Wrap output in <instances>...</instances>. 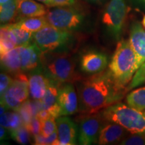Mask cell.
Here are the masks:
<instances>
[{"label":"cell","mask_w":145,"mask_h":145,"mask_svg":"<svg viewBox=\"0 0 145 145\" xmlns=\"http://www.w3.org/2000/svg\"><path fill=\"white\" fill-rule=\"evenodd\" d=\"M124 93L116 88L108 70H104L80 83L79 110L83 114L97 113L118 102Z\"/></svg>","instance_id":"6da1fadb"},{"label":"cell","mask_w":145,"mask_h":145,"mask_svg":"<svg viewBox=\"0 0 145 145\" xmlns=\"http://www.w3.org/2000/svg\"><path fill=\"white\" fill-rule=\"evenodd\" d=\"M137 63V57L129 40L119 41L108 70L116 88L121 91L126 92L127 87L138 69Z\"/></svg>","instance_id":"7a4b0ae2"},{"label":"cell","mask_w":145,"mask_h":145,"mask_svg":"<svg viewBox=\"0 0 145 145\" xmlns=\"http://www.w3.org/2000/svg\"><path fill=\"white\" fill-rule=\"evenodd\" d=\"M39 66L47 77L61 86L77 79L75 62L66 51L42 52Z\"/></svg>","instance_id":"3957f363"},{"label":"cell","mask_w":145,"mask_h":145,"mask_svg":"<svg viewBox=\"0 0 145 145\" xmlns=\"http://www.w3.org/2000/svg\"><path fill=\"white\" fill-rule=\"evenodd\" d=\"M104 120L117 123L132 134L145 135V114L122 103H115L100 112Z\"/></svg>","instance_id":"277c9868"},{"label":"cell","mask_w":145,"mask_h":145,"mask_svg":"<svg viewBox=\"0 0 145 145\" xmlns=\"http://www.w3.org/2000/svg\"><path fill=\"white\" fill-rule=\"evenodd\" d=\"M72 41L71 32L61 30L50 24L33 33L32 40L41 52L65 51Z\"/></svg>","instance_id":"5b68a950"},{"label":"cell","mask_w":145,"mask_h":145,"mask_svg":"<svg viewBox=\"0 0 145 145\" xmlns=\"http://www.w3.org/2000/svg\"><path fill=\"white\" fill-rule=\"evenodd\" d=\"M128 12L126 0H110L105 8L102 22L115 39L120 40Z\"/></svg>","instance_id":"8992f818"},{"label":"cell","mask_w":145,"mask_h":145,"mask_svg":"<svg viewBox=\"0 0 145 145\" xmlns=\"http://www.w3.org/2000/svg\"><path fill=\"white\" fill-rule=\"evenodd\" d=\"M30 95L28 77L24 72L15 75L11 86L1 96V103L7 109L17 112L22 105L28 100Z\"/></svg>","instance_id":"52a82bcc"},{"label":"cell","mask_w":145,"mask_h":145,"mask_svg":"<svg viewBox=\"0 0 145 145\" xmlns=\"http://www.w3.org/2000/svg\"><path fill=\"white\" fill-rule=\"evenodd\" d=\"M45 16L50 25L66 31H72L79 28L83 20L80 12L67 6H56L47 11Z\"/></svg>","instance_id":"ba28073f"},{"label":"cell","mask_w":145,"mask_h":145,"mask_svg":"<svg viewBox=\"0 0 145 145\" xmlns=\"http://www.w3.org/2000/svg\"><path fill=\"white\" fill-rule=\"evenodd\" d=\"M105 121L101 112L85 114L79 121L78 127V142L80 144H95L98 141L99 132Z\"/></svg>","instance_id":"9c48e42d"},{"label":"cell","mask_w":145,"mask_h":145,"mask_svg":"<svg viewBox=\"0 0 145 145\" xmlns=\"http://www.w3.org/2000/svg\"><path fill=\"white\" fill-rule=\"evenodd\" d=\"M58 104L61 108V116L72 115L79 110V98L72 84L65 83L60 87Z\"/></svg>","instance_id":"30bf717a"},{"label":"cell","mask_w":145,"mask_h":145,"mask_svg":"<svg viewBox=\"0 0 145 145\" xmlns=\"http://www.w3.org/2000/svg\"><path fill=\"white\" fill-rule=\"evenodd\" d=\"M108 57L103 52L90 50L84 52L80 60L81 69L86 73H98L106 69L108 66Z\"/></svg>","instance_id":"8fae6325"},{"label":"cell","mask_w":145,"mask_h":145,"mask_svg":"<svg viewBox=\"0 0 145 145\" xmlns=\"http://www.w3.org/2000/svg\"><path fill=\"white\" fill-rule=\"evenodd\" d=\"M30 72L28 75L30 95L34 100L40 101L46 93L50 80L40 66Z\"/></svg>","instance_id":"7c38bea8"},{"label":"cell","mask_w":145,"mask_h":145,"mask_svg":"<svg viewBox=\"0 0 145 145\" xmlns=\"http://www.w3.org/2000/svg\"><path fill=\"white\" fill-rule=\"evenodd\" d=\"M129 42L137 57V66L138 69L145 62V30L138 22L132 24Z\"/></svg>","instance_id":"4fadbf2b"},{"label":"cell","mask_w":145,"mask_h":145,"mask_svg":"<svg viewBox=\"0 0 145 145\" xmlns=\"http://www.w3.org/2000/svg\"><path fill=\"white\" fill-rule=\"evenodd\" d=\"M57 134L59 144L72 145L77 144L78 128L75 123L67 116L57 118Z\"/></svg>","instance_id":"5bb4252c"},{"label":"cell","mask_w":145,"mask_h":145,"mask_svg":"<svg viewBox=\"0 0 145 145\" xmlns=\"http://www.w3.org/2000/svg\"><path fill=\"white\" fill-rule=\"evenodd\" d=\"M127 130L117 123L109 122L103 124L98 137L97 143L100 145L112 144L121 142Z\"/></svg>","instance_id":"9a60e30c"},{"label":"cell","mask_w":145,"mask_h":145,"mask_svg":"<svg viewBox=\"0 0 145 145\" xmlns=\"http://www.w3.org/2000/svg\"><path fill=\"white\" fill-rule=\"evenodd\" d=\"M42 52L32 42L26 46H22L21 60L22 72L31 71L39 67Z\"/></svg>","instance_id":"2e32d148"},{"label":"cell","mask_w":145,"mask_h":145,"mask_svg":"<svg viewBox=\"0 0 145 145\" xmlns=\"http://www.w3.org/2000/svg\"><path fill=\"white\" fill-rule=\"evenodd\" d=\"M61 86L55 81L50 80L46 93L40 100L43 109L48 110L52 116L56 119L61 116V108L58 104V95Z\"/></svg>","instance_id":"e0dca14e"},{"label":"cell","mask_w":145,"mask_h":145,"mask_svg":"<svg viewBox=\"0 0 145 145\" xmlns=\"http://www.w3.org/2000/svg\"><path fill=\"white\" fill-rule=\"evenodd\" d=\"M21 49L22 46H16L1 55V66L3 70L14 75L22 72Z\"/></svg>","instance_id":"ac0fdd59"},{"label":"cell","mask_w":145,"mask_h":145,"mask_svg":"<svg viewBox=\"0 0 145 145\" xmlns=\"http://www.w3.org/2000/svg\"><path fill=\"white\" fill-rule=\"evenodd\" d=\"M17 20L23 18L45 16L47 10L44 5L34 0H17Z\"/></svg>","instance_id":"d6986e66"},{"label":"cell","mask_w":145,"mask_h":145,"mask_svg":"<svg viewBox=\"0 0 145 145\" xmlns=\"http://www.w3.org/2000/svg\"><path fill=\"white\" fill-rule=\"evenodd\" d=\"M16 24L21 28L32 33L39 31L42 28L50 24L46 16L23 18L17 20Z\"/></svg>","instance_id":"ffe728a7"},{"label":"cell","mask_w":145,"mask_h":145,"mask_svg":"<svg viewBox=\"0 0 145 145\" xmlns=\"http://www.w3.org/2000/svg\"><path fill=\"white\" fill-rule=\"evenodd\" d=\"M17 46V40L8 24L1 26L0 30V53H6Z\"/></svg>","instance_id":"44dd1931"},{"label":"cell","mask_w":145,"mask_h":145,"mask_svg":"<svg viewBox=\"0 0 145 145\" xmlns=\"http://www.w3.org/2000/svg\"><path fill=\"white\" fill-rule=\"evenodd\" d=\"M18 18L17 0H10L0 7V21L1 25L8 24Z\"/></svg>","instance_id":"7402d4cb"},{"label":"cell","mask_w":145,"mask_h":145,"mask_svg":"<svg viewBox=\"0 0 145 145\" xmlns=\"http://www.w3.org/2000/svg\"><path fill=\"white\" fill-rule=\"evenodd\" d=\"M126 101L132 108L140 111L145 110V86L132 91L126 96Z\"/></svg>","instance_id":"603a6c76"},{"label":"cell","mask_w":145,"mask_h":145,"mask_svg":"<svg viewBox=\"0 0 145 145\" xmlns=\"http://www.w3.org/2000/svg\"><path fill=\"white\" fill-rule=\"evenodd\" d=\"M23 124L22 120L18 112H5L1 115V126L12 132Z\"/></svg>","instance_id":"cb8c5ba5"},{"label":"cell","mask_w":145,"mask_h":145,"mask_svg":"<svg viewBox=\"0 0 145 145\" xmlns=\"http://www.w3.org/2000/svg\"><path fill=\"white\" fill-rule=\"evenodd\" d=\"M8 25L16 36L18 46H26L32 42L33 33L21 28L16 23L8 24Z\"/></svg>","instance_id":"d4e9b609"},{"label":"cell","mask_w":145,"mask_h":145,"mask_svg":"<svg viewBox=\"0 0 145 145\" xmlns=\"http://www.w3.org/2000/svg\"><path fill=\"white\" fill-rule=\"evenodd\" d=\"M10 135L16 142L21 144H27L31 140L32 134L29 131L28 128L24 124L10 132Z\"/></svg>","instance_id":"484cf974"},{"label":"cell","mask_w":145,"mask_h":145,"mask_svg":"<svg viewBox=\"0 0 145 145\" xmlns=\"http://www.w3.org/2000/svg\"><path fill=\"white\" fill-rule=\"evenodd\" d=\"M145 83V62L138 69L135 75L133 76L131 82L126 88V91L133 89Z\"/></svg>","instance_id":"4316f807"},{"label":"cell","mask_w":145,"mask_h":145,"mask_svg":"<svg viewBox=\"0 0 145 145\" xmlns=\"http://www.w3.org/2000/svg\"><path fill=\"white\" fill-rule=\"evenodd\" d=\"M54 117H51L46 120L41 122L40 134L44 137H49L57 130V122Z\"/></svg>","instance_id":"83f0119b"},{"label":"cell","mask_w":145,"mask_h":145,"mask_svg":"<svg viewBox=\"0 0 145 145\" xmlns=\"http://www.w3.org/2000/svg\"><path fill=\"white\" fill-rule=\"evenodd\" d=\"M34 138V144L37 145H48L52 144L55 145L59 144V140H58V134L57 130L54 132L52 135L49 137H44L41 134L33 137Z\"/></svg>","instance_id":"f1b7e54d"},{"label":"cell","mask_w":145,"mask_h":145,"mask_svg":"<svg viewBox=\"0 0 145 145\" xmlns=\"http://www.w3.org/2000/svg\"><path fill=\"white\" fill-rule=\"evenodd\" d=\"M120 144L122 145H145V135L132 134L130 137L123 139Z\"/></svg>","instance_id":"f546056e"},{"label":"cell","mask_w":145,"mask_h":145,"mask_svg":"<svg viewBox=\"0 0 145 145\" xmlns=\"http://www.w3.org/2000/svg\"><path fill=\"white\" fill-rule=\"evenodd\" d=\"M32 137L39 135L41 132V121L36 116L32 118L30 122L26 125Z\"/></svg>","instance_id":"4dcf8cb0"},{"label":"cell","mask_w":145,"mask_h":145,"mask_svg":"<svg viewBox=\"0 0 145 145\" xmlns=\"http://www.w3.org/2000/svg\"><path fill=\"white\" fill-rule=\"evenodd\" d=\"M14 79L5 72H1L0 75V95H3L5 91L13 82Z\"/></svg>","instance_id":"1f68e13d"},{"label":"cell","mask_w":145,"mask_h":145,"mask_svg":"<svg viewBox=\"0 0 145 145\" xmlns=\"http://www.w3.org/2000/svg\"><path fill=\"white\" fill-rule=\"evenodd\" d=\"M36 116L37 117L41 122L46 120L52 117L50 112H48V110H46V109H42V110L38 112Z\"/></svg>","instance_id":"d6a6232c"},{"label":"cell","mask_w":145,"mask_h":145,"mask_svg":"<svg viewBox=\"0 0 145 145\" xmlns=\"http://www.w3.org/2000/svg\"><path fill=\"white\" fill-rule=\"evenodd\" d=\"M54 7L71 6L75 3V0H52Z\"/></svg>","instance_id":"836d02e7"},{"label":"cell","mask_w":145,"mask_h":145,"mask_svg":"<svg viewBox=\"0 0 145 145\" xmlns=\"http://www.w3.org/2000/svg\"><path fill=\"white\" fill-rule=\"evenodd\" d=\"M0 131H1V132H0V139H1V141L4 140L5 139L8 138L9 131L6 128H4L3 126H1Z\"/></svg>","instance_id":"e575fe53"},{"label":"cell","mask_w":145,"mask_h":145,"mask_svg":"<svg viewBox=\"0 0 145 145\" xmlns=\"http://www.w3.org/2000/svg\"><path fill=\"white\" fill-rule=\"evenodd\" d=\"M36 1L44 3L45 5L49 7V8H53V7H54L52 0H36Z\"/></svg>","instance_id":"d590c367"},{"label":"cell","mask_w":145,"mask_h":145,"mask_svg":"<svg viewBox=\"0 0 145 145\" xmlns=\"http://www.w3.org/2000/svg\"><path fill=\"white\" fill-rule=\"evenodd\" d=\"M87 1H91V2H93V3H101L102 1H104V0H87Z\"/></svg>","instance_id":"8d00e7d4"},{"label":"cell","mask_w":145,"mask_h":145,"mask_svg":"<svg viewBox=\"0 0 145 145\" xmlns=\"http://www.w3.org/2000/svg\"><path fill=\"white\" fill-rule=\"evenodd\" d=\"M10 1V0H0V3H1V4H3V3L7 2V1Z\"/></svg>","instance_id":"74e56055"},{"label":"cell","mask_w":145,"mask_h":145,"mask_svg":"<svg viewBox=\"0 0 145 145\" xmlns=\"http://www.w3.org/2000/svg\"><path fill=\"white\" fill-rule=\"evenodd\" d=\"M142 23L143 26H144V28H145V16H144V17H143V19H142Z\"/></svg>","instance_id":"f35d334b"},{"label":"cell","mask_w":145,"mask_h":145,"mask_svg":"<svg viewBox=\"0 0 145 145\" xmlns=\"http://www.w3.org/2000/svg\"><path fill=\"white\" fill-rule=\"evenodd\" d=\"M142 1H143V2L145 3V0H142Z\"/></svg>","instance_id":"ab89813d"},{"label":"cell","mask_w":145,"mask_h":145,"mask_svg":"<svg viewBox=\"0 0 145 145\" xmlns=\"http://www.w3.org/2000/svg\"><path fill=\"white\" fill-rule=\"evenodd\" d=\"M142 112H144V114H145V110H144V111H142Z\"/></svg>","instance_id":"60d3db41"}]
</instances>
